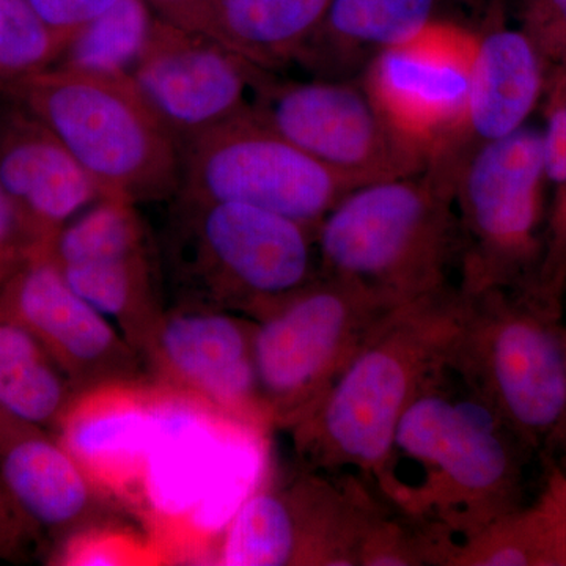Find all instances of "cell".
Wrapping results in <instances>:
<instances>
[{
    "label": "cell",
    "instance_id": "obj_1",
    "mask_svg": "<svg viewBox=\"0 0 566 566\" xmlns=\"http://www.w3.org/2000/svg\"><path fill=\"white\" fill-rule=\"evenodd\" d=\"M532 453L447 363L406 408L376 494L453 554L524 509Z\"/></svg>",
    "mask_w": 566,
    "mask_h": 566
},
{
    "label": "cell",
    "instance_id": "obj_2",
    "mask_svg": "<svg viewBox=\"0 0 566 566\" xmlns=\"http://www.w3.org/2000/svg\"><path fill=\"white\" fill-rule=\"evenodd\" d=\"M464 294L449 286L378 324L322 397L283 431L305 471L353 476L376 493L398 422L449 363Z\"/></svg>",
    "mask_w": 566,
    "mask_h": 566
},
{
    "label": "cell",
    "instance_id": "obj_3",
    "mask_svg": "<svg viewBox=\"0 0 566 566\" xmlns=\"http://www.w3.org/2000/svg\"><path fill=\"white\" fill-rule=\"evenodd\" d=\"M460 164L439 158L419 174L346 193L316 230L318 273L403 305L449 289L460 262L455 182Z\"/></svg>",
    "mask_w": 566,
    "mask_h": 566
},
{
    "label": "cell",
    "instance_id": "obj_4",
    "mask_svg": "<svg viewBox=\"0 0 566 566\" xmlns=\"http://www.w3.org/2000/svg\"><path fill=\"white\" fill-rule=\"evenodd\" d=\"M159 238L177 304L256 319L318 275L316 232L248 205L177 193Z\"/></svg>",
    "mask_w": 566,
    "mask_h": 566
},
{
    "label": "cell",
    "instance_id": "obj_5",
    "mask_svg": "<svg viewBox=\"0 0 566 566\" xmlns=\"http://www.w3.org/2000/svg\"><path fill=\"white\" fill-rule=\"evenodd\" d=\"M463 293L450 367L532 455L549 460L566 431L560 307L517 290Z\"/></svg>",
    "mask_w": 566,
    "mask_h": 566
},
{
    "label": "cell",
    "instance_id": "obj_6",
    "mask_svg": "<svg viewBox=\"0 0 566 566\" xmlns=\"http://www.w3.org/2000/svg\"><path fill=\"white\" fill-rule=\"evenodd\" d=\"M6 95L59 137L107 199L139 205L177 196L180 145L129 74L51 66Z\"/></svg>",
    "mask_w": 566,
    "mask_h": 566
},
{
    "label": "cell",
    "instance_id": "obj_7",
    "mask_svg": "<svg viewBox=\"0 0 566 566\" xmlns=\"http://www.w3.org/2000/svg\"><path fill=\"white\" fill-rule=\"evenodd\" d=\"M543 132L523 126L476 147L455 182L460 289L542 293Z\"/></svg>",
    "mask_w": 566,
    "mask_h": 566
},
{
    "label": "cell",
    "instance_id": "obj_8",
    "mask_svg": "<svg viewBox=\"0 0 566 566\" xmlns=\"http://www.w3.org/2000/svg\"><path fill=\"white\" fill-rule=\"evenodd\" d=\"M397 307L357 283L318 273L256 318V389L271 427L296 422Z\"/></svg>",
    "mask_w": 566,
    "mask_h": 566
},
{
    "label": "cell",
    "instance_id": "obj_9",
    "mask_svg": "<svg viewBox=\"0 0 566 566\" xmlns=\"http://www.w3.org/2000/svg\"><path fill=\"white\" fill-rule=\"evenodd\" d=\"M386 502L353 476L301 471L268 475L241 505L216 547L214 565H359Z\"/></svg>",
    "mask_w": 566,
    "mask_h": 566
},
{
    "label": "cell",
    "instance_id": "obj_10",
    "mask_svg": "<svg viewBox=\"0 0 566 566\" xmlns=\"http://www.w3.org/2000/svg\"><path fill=\"white\" fill-rule=\"evenodd\" d=\"M177 193L248 205L318 230L327 212L359 188L252 115L185 142Z\"/></svg>",
    "mask_w": 566,
    "mask_h": 566
},
{
    "label": "cell",
    "instance_id": "obj_11",
    "mask_svg": "<svg viewBox=\"0 0 566 566\" xmlns=\"http://www.w3.org/2000/svg\"><path fill=\"white\" fill-rule=\"evenodd\" d=\"M252 115L356 186L419 174L428 164L360 82L277 81L266 71L256 84Z\"/></svg>",
    "mask_w": 566,
    "mask_h": 566
},
{
    "label": "cell",
    "instance_id": "obj_12",
    "mask_svg": "<svg viewBox=\"0 0 566 566\" xmlns=\"http://www.w3.org/2000/svg\"><path fill=\"white\" fill-rule=\"evenodd\" d=\"M476 33L436 20L364 69L365 91L395 132L424 153L464 163L461 147Z\"/></svg>",
    "mask_w": 566,
    "mask_h": 566
},
{
    "label": "cell",
    "instance_id": "obj_13",
    "mask_svg": "<svg viewBox=\"0 0 566 566\" xmlns=\"http://www.w3.org/2000/svg\"><path fill=\"white\" fill-rule=\"evenodd\" d=\"M136 207L99 199L55 234L48 252L71 289L139 353L164 307L158 244Z\"/></svg>",
    "mask_w": 566,
    "mask_h": 566
},
{
    "label": "cell",
    "instance_id": "obj_14",
    "mask_svg": "<svg viewBox=\"0 0 566 566\" xmlns=\"http://www.w3.org/2000/svg\"><path fill=\"white\" fill-rule=\"evenodd\" d=\"M253 331L249 316L175 304L153 323L139 354L153 381L270 430L256 389Z\"/></svg>",
    "mask_w": 566,
    "mask_h": 566
},
{
    "label": "cell",
    "instance_id": "obj_15",
    "mask_svg": "<svg viewBox=\"0 0 566 566\" xmlns=\"http://www.w3.org/2000/svg\"><path fill=\"white\" fill-rule=\"evenodd\" d=\"M264 73L218 41L156 17L129 76L181 147L249 114Z\"/></svg>",
    "mask_w": 566,
    "mask_h": 566
},
{
    "label": "cell",
    "instance_id": "obj_16",
    "mask_svg": "<svg viewBox=\"0 0 566 566\" xmlns=\"http://www.w3.org/2000/svg\"><path fill=\"white\" fill-rule=\"evenodd\" d=\"M0 304L44 345L80 390L148 376L118 327L80 296L36 249L0 279Z\"/></svg>",
    "mask_w": 566,
    "mask_h": 566
},
{
    "label": "cell",
    "instance_id": "obj_17",
    "mask_svg": "<svg viewBox=\"0 0 566 566\" xmlns=\"http://www.w3.org/2000/svg\"><path fill=\"white\" fill-rule=\"evenodd\" d=\"M164 386L150 376L80 390L54 433L112 504L139 517Z\"/></svg>",
    "mask_w": 566,
    "mask_h": 566
},
{
    "label": "cell",
    "instance_id": "obj_18",
    "mask_svg": "<svg viewBox=\"0 0 566 566\" xmlns=\"http://www.w3.org/2000/svg\"><path fill=\"white\" fill-rule=\"evenodd\" d=\"M0 185L41 248H50L71 219L104 199L59 137L7 95L0 98Z\"/></svg>",
    "mask_w": 566,
    "mask_h": 566
},
{
    "label": "cell",
    "instance_id": "obj_19",
    "mask_svg": "<svg viewBox=\"0 0 566 566\" xmlns=\"http://www.w3.org/2000/svg\"><path fill=\"white\" fill-rule=\"evenodd\" d=\"M0 482L25 515L57 539L109 517L114 505L54 431L0 409Z\"/></svg>",
    "mask_w": 566,
    "mask_h": 566
},
{
    "label": "cell",
    "instance_id": "obj_20",
    "mask_svg": "<svg viewBox=\"0 0 566 566\" xmlns=\"http://www.w3.org/2000/svg\"><path fill=\"white\" fill-rule=\"evenodd\" d=\"M545 88V62L524 31L493 28L476 35L461 147L480 145L526 126Z\"/></svg>",
    "mask_w": 566,
    "mask_h": 566
},
{
    "label": "cell",
    "instance_id": "obj_21",
    "mask_svg": "<svg viewBox=\"0 0 566 566\" xmlns=\"http://www.w3.org/2000/svg\"><path fill=\"white\" fill-rule=\"evenodd\" d=\"M331 0H192L164 20L202 33L259 69L296 62Z\"/></svg>",
    "mask_w": 566,
    "mask_h": 566
},
{
    "label": "cell",
    "instance_id": "obj_22",
    "mask_svg": "<svg viewBox=\"0 0 566 566\" xmlns=\"http://www.w3.org/2000/svg\"><path fill=\"white\" fill-rule=\"evenodd\" d=\"M442 0H331L296 63L316 80L344 81L379 52L403 43L434 17Z\"/></svg>",
    "mask_w": 566,
    "mask_h": 566
},
{
    "label": "cell",
    "instance_id": "obj_23",
    "mask_svg": "<svg viewBox=\"0 0 566 566\" xmlns=\"http://www.w3.org/2000/svg\"><path fill=\"white\" fill-rule=\"evenodd\" d=\"M76 394L61 364L0 304V409L54 431Z\"/></svg>",
    "mask_w": 566,
    "mask_h": 566
},
{
    "label": "cell",
    "instance_id": "obj_24",
    "mask_svg": "<svg viewBox=\"0 0 566 566\" xmlns=\"http://www.w3.org/2000/svg\"><path fill=\"white\" fill-rule=\"evenodd\" d=\"M449 566H566L556 517L546 499L495 521L461 546Z\"/></svg>",
    "mask_w": 566,
    "mask_h": 566
},
{
    "label": "cell",
    "instance_id": "obj_25",
    "mask_svg": "<svg viewBox=\"0 0 566 566\" xmlns=\"http://www.w3.org/2000/svg\"><path fill=\"white\" fill-rule=\"evenodd\" d=\"M156 17L147 0H118L70 40L54 66L129 74Z\"/></svg>",
    "mask_w": 566,
    "mask_h": 566
},
{
    "label": "cell",
    "instance_id": "obj_26",
    "mask_svg": "<svg viewBox=\"0 0 566 566\" xmlns=\"http://www.w3.org/2000/svg\"><path fill=\"white\" fill-rule=\"evenodd\" d=\"M65 46L28 0H0V98L17 82L54 66Z\"/></svg>",
    "mask_w": 566,
    "mask_h": 566
},
{
    "label": "cell",
    "instance_id": "obj_27",
    "mask_svg": "<svg viewBox=\"0 0 566 566\" xmlns=\"http://www.w3.org/2000/svg\"><path fill=\"white\" fill-rule=\"evenodd\" d=\"M50 560L63 566L164 564L148 532L140 534L112 516L57 539Z\"/></svg>",
    "mask_w": 566,
    "mask_h": 566
},
{
    "label": "cell",
    "instance_id": "obj_28",
    "mask_svg": "<svg viewBox=\"0 0 566 566\" xmlns=\"http://www.w3.org/2000/svg\"><path fill=\"white\" fill-rule=\"evenodd\" d=\"M546 182L554 200L546 229L543 274L554 282L566 281V95L551 93L546 128L543 129Z\"/></svg>",
    "mask_w": 566,
    "mask_h": 566
},
{
    "label": "cell",
    "instance_id": "obj_29",
    "mask_svg": "<svg viewBox=\"0 0 566 566\" xmlns=\"http://www.w3.org/2000/svg\"><path fill=\"white\" fill-rule=\"evenodd\" d=\"M523 31L554 74L566 70V0H524Z\"/></svg>",
    "mask_w": 566,
    "mask_h": 566
},
{
    "label": "cell",
    "instance_id": "obj_30",
    "mask_svg": "<svg viewBox=\"0 0 566 566\" xmlns=\"http://www.w3.org/2000/svg\"><path fill=\"white\" fill-rule=\"evenodd\" d=\"M28 2L44 24L63 40V43L69 44L82 28L109 10L118 0H28Z\"/></svg>",
    "mask_w": 566,
    "mask_h": 566
},
{
    "label": "cell",
    "instance_id": "obj_31",
    "mask_svg": "<svg viewBox=\"0 0 566 566\" xmlns=\"http://www.w3.org/2000/svg\"><path fill=\"white\" fill-rule=\"evenodd\" d=\"M40 535L41 528L0 482V558L25 560L39 547Z\"/></svg>",
    "mask_w": 566,
    "mask_h": 566
},
{
    "label": "cell",
    "instance_id": "obj_32",
    "mask_svg": "<svg viewBox=\"0 0 566 566\" xmlns=\"http://www.w3.org/2000/svg\"><path fill=\"white\" fill-rule=\"evenodd\" d=\"M36 249L43 248L36 243L17 205L0 185V279Z\"/></svg>",
    "mask_w": 566,
    "mask_h": 566
},
{
    "label": "cell",
    "instance_id": "obj_33",
    "mask_svg": "<svg viewBox=\"0 0 566 566\" xmlns=\"http://www.w3.org/2000/svg\"><path fill=\"white\" fill-rule=\"evenodd\" d=\"M553 510L554 517H556L558 534H560L562 545H564L565 560H566V472L564 474L553 475L551 485L543 494Z\"/></svg>",
    "mask_w": 566,
    "mask_h": 566
},
{
    "label": "cell",
    "instance_id": "obj_34",
    "mask_svg": "<svg viewBox=\"0 0 566 566\" xmlns=\"http://www.w3.org/2000/svg\"><path fill=\"white\" fill-rule=\"evenodd\" d=\"M155 13L161 18H170L172 14L188 6L192 0H147Z\"/></svg>",
    "mask_w": 566,
    "mask_h": 566
},
{
    "label": "cell",
    "instance_id": "obj_35",
    "mask_svg": "<svg viewBox=\"0 0 566 566\" xmlns=\"http://www.w3.org/2000/svg\"><path fill=\"white\" fill-rule=\"evenodd\" d=\"M551 93L566 95V70L554 74L553 81H551Z\"/></svg>",
    "mask_w": 566,
    "mask_h": 566
},
{
    "label": "cell",
    "instance_id": "obj_36",
    "mask_svg": "<svg viewBox=\"0 0 566 566\" xmlns=\"http://www.w3.org/2000/svg\"><path fill=\"white\" fill-rule=\"evenodd\" d=\"M562 446H566V431H565L564 439H562V444H560V447H562Z\"/></svg>",
    "mask_w": 566,
    "mask_h": 566
},
{
    "label": "cell",
    "instance_id": "obj_37",
    "mask_svg": "<svg viewBox=\"0 0 566 566\" xmlns=\"http://www.w3.org/2000/svg\"><path fill=\"white\" fill-rule=\"evenodd\" d=\"M565 345H566V329H565Z\"/></svg>",
    "mask_w": 566,
    "mask_h": 566
}]
</instances>
